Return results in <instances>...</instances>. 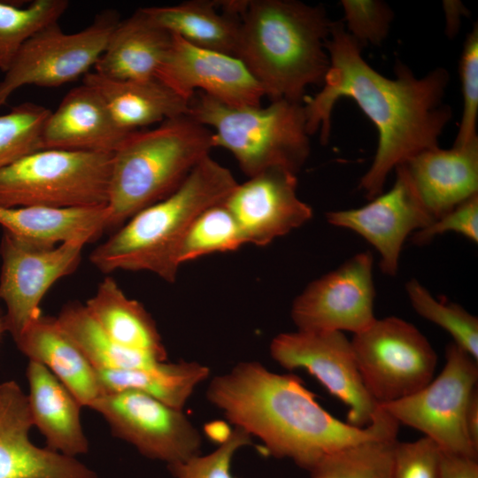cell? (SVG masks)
<instances>
[{
	"label": "cell",
	"mask_w": 478,
	"mask_h": 478,
	"mask_svg": "<svg viewBox=\"0 0 478 478\" xmlns=\"http://www.w3.org/2000/svg\"><path fill=\"white\" fill-rule=\"evenodd\" d=\"M361 48L343 21L333 22L326 42L328 72L321 89L313 96H305L303 104L310 135L320 129L324 144L330 134L333 108L342 97L354 100L373 122L378 146L358 186L371 200L382 193L391 171L416 154L438 146L452 112L443 102L450 80L445 69L438 67L417 78L397 62L396 77L389 79L365 61Z\"/></svg>",
	"instance_id": "6da1fadb"
},
{
	"label": "cell",
	"mask_w": 478,
	"mask_h": 478,
	"mask_svg": "<svg viewBox=\"0 0 478 478\" xmlns=\"http://www.w3.org/2000/svg\"><path fill=\"white\" fill-rule=\"evenodd\" d=\"M209 403L258 438L268 455L309 471L327 455L362 442L397 435L398 422L380 407L374 421L357 428L332 416L292 374L243 361L208 385Z\"/></svg>",
	"instance_id": "7a4b0ae2"
},
{
	"label": "cell",
	"mask_w": 478,
	"mask_h": 478,
	"mask_svg": "<svg viewBox=\"0 0 478 478\" xmlns=\"http://www.w3.org/2000/svg\"><path fill=\"white\" fill-rule=\"evenodd\" d=\"M235 57L271 101L302 103L309 86L322 87L329 69L326 42L332 21L321 5L293 0H237Z\"/></svg>",
	"instance_id": "3957f363"
},
{
	"label": "cell",
	"mask_w": 478,
	"mask_h": 478,
	"mask_svg": "<svg viewBox=\"0 0 478 478\" xmlns=\"http://www.w3.org/2000/svg\"><path fill=\"white\" fill-rule=\"evenodd\" d=\"M237 183L227 167L207 156L173 193L138 212L94 249L90 262L104 274L148 271L173 281L189 226L204 210L223 202Z\"/></svg>",
	"instance_id": "277c9868"
},
{
	"label": "cell",
	"mask_w": 478,
	"mask_h": 478,
	"mask_svg": "<svg viewBox=\"0 0 478 478\" xmlns=\"http://www.w3.org/2000/svg\"><path fill=\"white\" fill-rule=\"evenodd\" d=\"M213 148L212 131L188 114L129 134L112 152L109 227L173 193Z\"/></svg>",
	"instance_id": "5b68a950"
},
{
	"label": "cell",
	"mask_w": 478,
	"mask_h": 478,
	"mask_svg": "<svg viewBox=\"0 0 478 478\" xmlns=\"http://www.w3.org/2000/svg\"><path fill=\"white\" fill-rule=\"evenodd\" d=\"M187 114L212 131L215 147L228 150L249 178L271 168L297 175L310 154L302 103L280 99L265 107L230 106L197 91Z\"/></svg>",
	"instance_id": "8992f818"
},
{
	"label": "cell",
	"mask_w": 478,
	"mask_h": 478,
	"mask_svg": "<svg viewBox=\"0 0 478 478\" xmlns=\"http://www.w3.org/2000/svg\"><path fill=\"white\" fill-rule=\"evenodd\" d=\"M112 153L44 149L0 170V206L107 204Z\"/></svg>",
	"instance_id": "52a82bcc"
},
{
	"label": "cell",
	"mask_w": 478,
	"mask_h": 478,
	"mask_svg": "<svg viewBox=\"0 0 478 478\" xmlns=\"http://www.w3.org/2000/svg\"><path fill=\"white\" fill-rule=\"evenodd\" d=\"M351 343L364 385L379 405L405 398L433 380L435 350L414 325L401 318L375 319Z\"/></svg>",
	"instance_id": "ba28073f"
},
{
	"label": "cell",
	"mask_w": 478,
	"mask_h": 478,
	"mask_svg": "<svg viewBox=\"0 0 478 478\" xmlns=\"http://www.w3.org/2000/svg\"><path fill=\"white\" fill-rule=\"evenodd\" d=\"M478 361L455 343L445 348L440 374L419 391L380 407L432 439L442 451L478 459L465 428L469 399L477 389Z\"/></svg>",
	"instance_id": "9c48e42d"
},
{
	"label": "cell",
	"mask_w": 478,
	"mask_h": 478,
	"mask_svg": "<svg viewBox=\"0 0 478 478\" xmlns=\"http://www.w3.org/2000/svg\"><path fill=\"white\" fill-rule=\"evenodd\" d=\"M119 21L117 13L108 11L76 33H65L58 23L36 33L0 80V108L23 86L58 87L84 77L95 66Z\"/></svg>",
	"instance_id": "30bf717a"
},
{
	"label": "cell",
	"mask_w": 478,
	"mask_h": 478,
	"mask_svg": "<svg viewBox=\"0 0 478 478\" xmlns=\"http://www.w3.org/2000/svg\"><path fill=\"white\" fill-rule=\"evenodd\" d=\"M107 421L112 433L142 455L167 466L200 454L202 437L182 410L144 393H103L90 406Z\"/></svg>",
	"instance_id": "8fae6325"
},
{
	"label": "cell",
	"mask_w": 478,
	"mask_h": 478,
	"mask_svg": "<svg viewBox=\"0 0 478 478\" xmlns=\"http://www.w3.org/2000/svg\"><path fill=\"white\" fill-rule=\"evenodd\" d=\"M274 360L288 370L305 369L349 408L347 423L369 426L379 404L364 385L351 340L343 332L296 330L281 333L270 344Z\"/></svg>",
	"instance_id": "7c38bea8"
},
{
	"label": "cell",
	"mask_w": 478,
	"mask_h": 478,
	"mask_svg": "<svg viewBox=\"0 0 478 478\" xmlns=\"http://www.w3.org/2000/svg\"><path fill=\"white\" fill-rule=\"evenodd\" d=\"M86 243L83 240H73L43 247L4 231L0 246V299L6 305V331L13 339L42 314L40 305L50 287L74 272Z\"/></svg>",
	"instance_id": "4fadbf2b"
},
{
	"label": "cell",
	"mask_w": 478,
	"mask_h": 478,
	"mask_svg": "<svg viewBox=\"0 0 478 478\" xmlns=\"http://www.w3.org/2000/svg\"><path fill=\"white\" fill-rule=\"evenodd\" d=\"M374 257L355 254L322 275L294 300L290 315L297 330L357 334L374 320Z\"/></svg>",
	"instance_id": "5bb4252c"
},
{
	"label": "cell",
	"mask_w": 478,
	"mask_h": 478,
	"mask_svg": "<svg viewBox=\"0 0 478 478\" xmlns=\"http://www.w3.org/2000/svg\"><path fill=\"white\" fill-rule=\"evenodd\" d=\"M395 172L392 188L367 204L326 213L329 224L351 230L374 246L380 256L381 271L389 276L397 273L406 238L435 220L418 197L403 166L396 167Z\"/></svg>",
	"instance_id": "9a60e30c"
},
{
	"label": "cell",
	"mask_w": 478,
	"mask_h": 478,
	"mask_svg": "<svg viewBox=\"0 0 478 478\" xmlns=\"http://www.w3.org/2000/svg\"><path fill=\"white\" fill-rule=\"evenodd\" d=\"M156 78L187 101L199 91L230 106H259L265 96L237 57L195 46L174 35Z\"/></svg>",
	"instance_id": "2e32d148"
},
{
	"label": "cell",
	"mask_w": 478,
	"mask_h": 478,
	"mask_svg": "<svg viewBox=\"0 0 478 478\" xmlns=\"http://www.w3.org/2000/svg\"><path fill=\"white\" fill-rule=\"evenodd\" d=\"M297 174L263 171L235 188L224 204L236 220L245 243L266 246L305 224L312 209L297 196Z\"/></svg>",
	"instance_id": "e0dca14e"
},
{
	"label": "cell",
	"mask_w": 478,
	"mask_h": 478,
	"mask_svg": "<svg viewBox=\"0 0 478 478\" xmlns=\"http://www.w3.org/2000/svg\"><path fill=\"white\" fill-rule=\"evenodd\" d=\"M33 426L20 386L14 381L0 383V478H97L75 458L34 444Z\"/></svg>",
	"instance_id": "ac0fdd59"
},
{
	"label": "cell",
	"mask_w": 478,
	"mask_h": 478,
	"mask_svg": "<svg viewBox=\"0 0 478 478\" xmlns=\"http://www.w3.org/2000/svg\"><path fill=\"white\" fill-rule=\"evenodd\" d=\"M128 135L117 126L98 93L83 83L50 111L41 148L112 153Z\"/></svg>",
	"instance_id": "d6986e66"
},
{
	"label": "cell",
	"mask_w": 478,
	"mask_h": 478,
	"mask_svg": "<svg viewBox=\"0 0 478 478\" xmlns=\"http://www.w3.org/2000/svg\"><path fill=\"white\" fill-rule=\"evenodd\" d=\"M400 166L434 220L478 194V139L423 150Z\"/></svg>",
	"instance_id": "ffe728a7"
},
{
	"label": "cell",
	"mask_w": 478,
	"mask_h": 478,
	"mask_svg": "<svg viewBox=\"0 0 478 478\" xmlns=\"http://www.w3.org/2000/svg\"><path fill=\"white\" fill-rule=\"evenodd\" d=\"M19 350L46 366L79 400L90 407L104 393L96 370L56 317L39 315L14 339Z\"/></svg>",
	"instance_id": "44dd1931"
},
{
	"label": "cell",
	"mask_w": 478,
	"mask_h": 478,
	"mask_svg": "<svg viewBox=\"0 0 478 478\" xmlns=\"http://www.w3.org/2000/svg\"><path fill=\"white\" fill-rule=\"evenodd\" d=\"M26 374L33 425L45 437L46 448L71 458L87 453L79 400L41 363L29 360Z\"/></svg>",
	"instance_id": "7402d4cb"
},
{
	"label": "cell",
	"mask_w": 478,
	"mask_h": 478,
	"mask_svg": "<svg viewBox=\"0 0 478 478\" xmlns=\"http://www.w3.org/2000/svg\"><path fill=\"white\" fill-rule=\"evenodd\" d=\"M172 40V34L138 9L115 26L94 72L114 80L156 78Z\"/></svg>",
	"instance_id": "603a6c76"
},
{
	"label": "cell",
	"mask_w": 478,
	"mask_h": 478,
	"mask_svg": "<svg viewBox=\"0 0 478 478\" xmlns=\"http://www.w3.org/2000/svg\"><path fill=\"white\" fill-rule=\"evenodd\" d=\"M83 83L98 93L117 126L127 134L188 113L189 101L157 78L114 80L93 72L83 77Z\"/></svg>",
	"instance_id": "cb8c5ba5"
},
{
	"label": "cell",
	"mask_w": 478,
	"mask_h": 478,
	"mask_svg": "<svg viewBox=\"0 0 478 478\" xmlns=\"http://www.w3.org/2000/svg\"><path fill=\"white\" fill-rule=\"evenodd\" d=\"M4 231L27 243L43 247L83 240L87 243L109 227L106 205L89 208L0 206Z\"/></svg>",
	"instance_id": "d4e9b609"
},
{
	"label": "cell",
	"mask_w": 478,
	"mask_h": 478,
	"mask_svg": "<svg viewBox=\"0 0 478 478\" xmlns=\"http://www.w3.org/2000/svg\"><path fill=\"white\" fill-rule=\"evenodd\" d=\"M143 9L170 34L195 46L235 56L240 32L237 0H191Z\"/></svg>",
	"instance_id": "484cf974"
},
{
	"label": "cell",
	"mask_w": 478,
	"mask_h": 478,
	"mask_svg": "<svg viewBox=\"0 0 478 478\" xmlns=\"http://www.w3.org/2000/svg\"><path fill=\"white\" fill-rule=\"evenodd\" d=\"M99 328L117 343L167 361V352L150 314L138 301L126 296L108 276L84 305Z\"/></svg>",
	"instance_id": "4316f807"
},
{
	"label": "cell",
	"mask_w": 478,
	"mask_h": 478,
	"mask_svg": "<svg viewBox=\"0 0 478 478\" xmlns=\"http://www.w3.org/2000/svg\"><path fill=\"white\" fill-rule=\"evenodd\" d=\"M96 370L104 393L135 390L180 410L210 375L207 366L184 360L164 361L147 368Z\"/></svg>",
	"instance_id": "83f0119b"
},
{
	"label": "cell",
	"mask_w": 478,
	"mask_h": 478,
	"mask_svg": "<svg viewBox=\"0 0 478 478\" xmlns=\"http://www.w3.org/2000/svg\"><path fill=\"white\" fill-rule=\"evenodd\" d=\"M56 318L96 369L147 368L164 362L149 353L124 347L112 340L84 305H67Z\"/></svg>",
	"instance_id": "f1b7e54d"
},
{
	"label": "cell",
	"mask_w": 478,
	"mask_h": 478,
	"mask_svg": "<svg viewBox=\"0 0 478 478\" xmlns=\"http://www.w3.org/2000/svg\"><path fill=\"white\" fill-rule=\"evenodd\" d=\"M397 436L362 442L332 452L308 471L310 478H392Z\"/></svg>",
	"instance_id": "f546056e"
},
{
	"label": "cell",
	"mask_w": 478,
	"mask_h": 478,
	"mask_svg": "<svg viewBox=\"0 0 478 478\" xmlns=\"http://www.w3.org/2000/svg\"><path fill=\"white\" fill-rule=\"evenodd\" d=\"M68 5L66 0H35L24 8L0 2V71L9 68L33 35L58 23Z\"/></svg>",
	"instance_id": "4dcf8cb0"
},
{
	"label": "cell",
	"mask_w": 478,
	"mask_h": 478,
	"mask_svg": "<svg viewBox=\"0 0 478 478\" xmlns=\"http://www.w3.org/2000/svg\"><path fill=\"white\" fill-rule=\"evenodd\" d=\"M243 244L242 231L223 201L204 210L189 226L178 251V263L233 251Z\"/></svg>",
	"instance_id": "1f68e13d"
},
{
	"label": "cell",
	"mask_w": 478,
	"mask_h": 478,
	"mask_svg": "<svg viewBox=\"0 0 478 478\" xmlns=\"http://www.w3.org/2000/svg\"><path fill=\"white\" fill-rule=\"evenodd\" d=\"M405 291L419 315L447 331L453 343L478 361L477 317L456 303L436 299L415 279L406 282Z\"/></svg>",
	"instance_id": "d6a6232c"
},
{
	"label": "cell",
	"mask_w": 478,
	"mask_h": 478,
	"mask_svg": "<svg viewBox=\"0 0 478 478\" xmlns=\"http://www.w3.org/2000/svg\"><path fill=\"white\" fill-rule=\"evenodd\" d=\"M50 110L26 102L0 114V170L42 150L41 133Z\"/></svg>",
	"instance_id": "836d02e7"
},
{
	"label": "cell",
	"mask_w": 478,
	"mask_h": 478,
	"mask_svg": "<svg viewBox=\"0 0 478 478\" xmlns=\"http://www.w3.org/2000/svg\"><path fill=\"white\" fill-rule=\"evenodd\" d=\"M251 438L246 431L234 427L212 452L167 466L168 469L174 478H238L232 473V461L239 450L251 443Z\"/></svg>",
	"instance_id": "e575fe53"
},
{
	"label": "cell",
	"mask_w": 478,
	"mask_h": 478,
	"mask_svg": "<svg viewBox=\"0 0 478 478\" xmlns=\"http://www.w3.org/2000/svg\"><path fill=\"white\" fill-rule=\"evenodd\" d=\"M463 96V113L453 145L463 146L478 139V27L474 26L468 34L459 62Z\"/></svg>",
	"instance_id": "d590c367"
},
{
	"label": "cell",
	"mask_w": 478,
	"mask_h": 478,
	"mask_svg": "<svg viewBox=\"0 0 478 478\" xmlns=\"http://www.w3.org/2000/svg\"><path fill=\"white\" fill-rule=\"evenodd\" d=\"M341 4L343 26L360 46L380 44L386 38L393 19L387 4L378 0H343Z\"/></svg>",
	"instance_id": "8d00e7d4"
},
{
	"label": "cell",
	"mask_w": 478,
	"mask_h": 478,
	"mask_svg": "<svg viewBox=\"0 0 478 478\" xmlns=\"http://www.w3.org/2000/svg\"><path fill=\"white\" fill-rule=\"evenodd\" d=\"M441 448L423 436L413 442H397L392 478H438Z\"/></svg>",
	"instance_id": "74e56055"
},
{
	"label": "cell",
	"mask_w": 478,
	"mask_h": 478,
	"mask_svg": "<svg viewBox=\"0 0 478 478\" xmlns=\"http://www.w3.org/2000/svg\"><path fill=\"white\" fill-rule=\"evenodd\" d=\"M447 232L459 234L477 243L478 194L436 218L426 227L413 233L412 240L416 245H423Z\"/></svg>",
	"instance_id": "f35d334b"
},
{
	"label": "cell",
	"mask_w": 478,
	"mask_h": 478,
	"mask_svg": "<svg viewBox=\"0 0 478 478\" xmlns=\"http://www.w3.org/2000/svg\"><path fill=\"white\" fill-rule=\"evenodd\" d=\"M477 459L441 451L438 478H478Z\"/></svg>",
	"instance_id": "ab89813d"
},
{
	"label": "cell",
	"mask_w": 478,
	"mask_h": 478,
	"mask_svg": "<svg viewBox=\"0 0 478 478\" xmlns=\"http://www.w3.org/2000/svg\"><path fill=\"white\" fill-rule=\"evenodd\" d=\"M465 428L473 447L478 451V390L473 392L466 411Z\"/></svg>",
	"instance_id": "60d3db41"
},
{
	"label": "cell",
	"mask_w": 478,
	"mask_h": 478,
	"mask_svg": "<svg viewBox=\"0 0 478 478\" xmlns=\"http://www.w3.org/2000/svg\"><path fill=\"white\" fill-rule=\"evenodd\" d=\"M6 331L4 318L0 315V338L2 335Z\"/></svg>",
	"instance_id": "b9f144b4"
}]
</instances>
